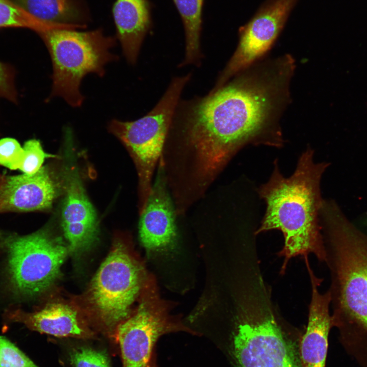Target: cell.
Instances as JSON below:
<instances>
[{
    "instance_id": "cell-1",
    "label": "cell",
    "mask_w": 367,
    "mask_h": 367,
    "mask_svg": "<svg viewBox=\"0 0 367 367\" xmlns=\"http://www.w3.org/2000/svg\"><path fill=\"white\" fill-rule=\"evenodd\" d=\"M313 150L308 147L300 156L294 173L288 178L280 173L277 161L267 182L258 189L267 208L258 234L272 229L280 230L284 244L279 252L284 257L282 270L297 255L312 253L326 262L327 254L321 233L320 211L323 200L320 191L322 176L328 166L315 163Z\"/></svg>"
},
{
    "instance_id": "cell-2",
    "label": "cell",
    "mask_w": 367,
    "mask_h": 367,
    "mask_svg": "<svg viewBox=\"0 0 367 367\" xmlns=\"http://www.w3.org/2000/svg\"><path fill=\"white\" fill-rule=\"evenodd\" d=\"M322 224L332 279L333 326L344 343L367 361V235L338 208L326 212Z\"/></svg>"
},
{
    "instance_id": "cell-3",
    "label": "cell",
    "mask_w": 367,
    "mask_h": 367,
    "mask_svg": "<svg viewBox=\"0 0 367 367\" xmlns=\"http://www.w3.org/2000/svg\"><path fill=\"white\" fill-rule=\"evenodd\" d=\"M261 283L249 291L229 339L217 347L235 367H302L299 349L278 322Z\"/></svg>"
},
{
    "instance_id": "cell-4",
    "label": "cell",
    "mask_w": 367,
    "mask_h": 367,
    "mask_svg": "<svg viewBox=\"0 0 367 367\" xmlns=\"http://www.w3.org/2000/svg\"><path fill=\"white\" fill-rule=\"evenodd\" d=\"M5 254L3 286L13 302L36 298L57 279L68 246L46 228L27 235L0 230Z\"/></svg>"
},
{
    "instance_id": "cell-5",
    "label": "cell",
    "mask_w": 367,
    "mask_h": 367,
    "mask_svg": "<svg viewBox=\"0 0 367 367\" xmlns=\"http://www.w3.org/2000/svg\"><path fill=\"white\" fill-rule=\"evenodd\" d=\"M50 56L53 85L50 97L63 98L73 107L81 106L83 78L88 73L102 76L105 66L117 59L110 50L114 38L101 30L86 32L72 29H53L40 33Z\"/></svg>"
},
{
    "instance_id": "cell-6",
    "label": "cell",
    "mask_w": 367,
    "mask_h": 367,
    "mask_svg": "<svg viewBox=\"0 0 367 367\" xmlns=\"http://www.w3.org/2000/svg\"><path fill=\"white\" fill-rule=\"evenodd\" d=\"M191 74L174 77L155 107L134 121L113 119L108 129L124 146L138 176L139 214L144 210L182 90Z\"/></svg>"
},
{
    "instance_id": "cell-7",
    "label": "cell",
    "mask_w": 367,
    "mask_h": 367,
    "mask_svg": "<svg viewBox=\"0 0 367 367\" xmlns=\"http://www.w3.org/2000/svg\"><path fill=\"white\" fill-rule=\"evenodd\" d=\"M143 283L142 269L122 241H116L92 279L88 300L106 331L115 336L129 317L130 307Z\"/></svg>"
},
{
    "instance_id": "cell-8",
    "label": "cell",
    "mask_w": 367,
    "mask_h": 367,
    "mask_svg": "<svg viewBox=\"0 0 367 367\" xmlns=\"http://www.w3.org/2000/svg\"><path fill=\"white\" fill-rule=\"evenodd\" d=\"M145 290L135 313L120 324L115 332L123 367H150L161 336L181 330L192 333L168 316L154 286Z\"/></svg>"
},
{
    "instance_id": "cell-9",
    "label": "cell",
    "mask_w": 367,
    "mask_h": 367,
    "mask_svg": "<svg viewBox=\"0 0 367 367\" xmlns=\"http://www.w3.org/2000/svg\"><path fill=\"white\" fill-rule=\"evenodd\" d=\"M298 0H266L239 30V43L213 89L261 59L274 44Z\"/></svg>"
},
{
    "instance_id": "cell-10",
    "label": "cell",
    "mask_w": 367,
    "mask_h": 367,
    "mask_svg": "<svg viewBox=\"0 0 367 367\" xmlns=\"http://www.w3.org/2000/svg\"><path fill=\"white\" fill-rule=\"evenodd\" d=\"M68 171L61 224L69 252L78 254L89 249L97 239L98 219L77 174Z\"/></svg>"
},
{
    "instance_id": "cell-11",
    "label": "cell",
    "mask_w": 367,
    "mask_h": 367,
    "mask_svg": "<svg viewBox=\"0 0 367 367\" xmlns=\"http://www.w3.org/2000/svg\"><path fill=\"white\" fill-rule=\"evenodd\" d=\"M156 171L145 208L140 215V240L149 250L168 247L176 236V210L160 163Z\"/></svg>"
},
{
    "instance_id": "cell-12",
    "label": "cell",
    "mask_w": 367,
    "mask_h": 367,
    "mask_svg": "<svg viewBox=\"0 0 367 367\" xmlns=\"http://www.w3.org/2000/svg\"><path fill=\"white\" fill-rule=\"evenodd\" d=\"M59 190V183L45 166L33 174L4 176L0 187V213L48 209Z\"/></svg>"
},
{
    "instance_id": "cell-13",
    "label": "cell",
    "mask_w": 367,
    "mask_h": 367,
    "mask_svg": "<svg viewBox=\"0 0 367 367\" xmlns=\"http://www.w3.org/2000/svg\"><path fill=\"white\" fill-rule=\"evenodd\" d=\"M4 324H21L28 329L56 337L90 338L93 333L71 306L52 303L34 312H27L16 306L6 309Z\"/></svg>"
},
{
    "instance_id": "cell-14",
    "label": "cell",
    "mask_w": 367,
    "mask_h": 367,
    "mask_svg": "<svg viewBox=\"0 0 367 367\" xmlns=\"http://www.w3.org/2000/svg\"><path fill=\"white\" fill-rule=\"evenodd\" d=\"M312 294L307 327L302 337L299 351L302 367H325L328 335L333 326L329 313L331 293L321 294L322 281L313 272L309 273Z\"/></svg>"
},
{
    "instance_id": "cell-15",
    "label": "cell",
    "mask_w": 367,
    "mask_h": 367,
    "mask_svg": "<svg viewBox=\"0 0 367 367\" xmlns=\"http://www.w3.org/2000/svg\"><path fill=\"white\" fill-rule=\"evenodd\" d=\"M149 0H116L113 16L117 37L127 61L134 65L147 33L152 27Z\"/></svg>"
},
{
    "instance_id": "cell-16",
    "label": "cell",
    "mask_w": 367,
    "mask_h": 367,
    "mask_svg": "<svg viewBox=\"0 0 367 367\" xmlns=\"http://www.w3.org/2000/svg\"><path fill=\"white\" fill-rule=\"evenodd\" d=\"M180 16L185 35V56L180 66L199 65L201 59L200 37L204 0H173Z\"/></svg>"
},
{
    "instance_id": "cell-17",
    "label": "cell",
    "mask_w": 367,
    "mask_h": 367,
    "mask_svg": "<svg viewBox=\"0 0 367 367\" xmlns=\"http://www.w3.org/2000/svg\"><path fill=\"white\" fill-rule=\"evenodd\" d=\"M25 11L43 22L81 25V12L74 0H15Z\"/></svg>"
},
{
    "instance_id": "cell-18",
    "label": "cell",
    "mask_w": 367,
    "mask_h": 367,
    "mask_svg": "<svg viewBox=\"0 0 367 367\" xmlns=\"http://www.w3.org/2000/svg\"><path fill=\"white\" fill-rule=\"evenodd\" d=\"M65 27L64 24L47 23L35 18L15 1L0 0V29H28L39 34L46 30Z\"/></svg>"
},
{
    "instance_id": "cell-19",
    "label": "cell",
    "mask_w": 367,
    "mask_h": 367,
    "mask_svg": "<svg viewBox=\"0 0 367 367\" xmlns=\"http://www.w3.org/2000/svg\"><path fill=\"white\" fill-rule=\"evenodd\" d=\"M0 367H40L16 345L0 335Z\"/></svg>"
},
{
    "instance_id": "cell-20",
    "label": "cell",
    "mask_w": 367,
    "mask_h": 367,
    "mask_svg": "<svg viewBox=\"0 0 367 367\" xmlns=\"http://www.w3.org/2000/svg\"><path fill=\"white\" fill-rule=\"evenodd\" d=\"M72 367H112L107 353L89 347L73 349L69 353Z\"/></svg>"
},
{
    "instance_id": "cell-21",
    "label": "cell",
    "mask_w": 367,
    "mask_h": 367,
    "mask_svg": "<svg viewBox=\"0 0 367 367\" xmlns=\"http://www.w3.org/2000/svg\"><path fill=\"white\" fill-rule=\"evenodd\" d=\"M25 157L23 146L15 139L0 140V165L11 170H21Z\"/></svg>"
},
{
    "instance_id": "cell-22",
    "label": "cell",
    "mask_w": 367,
    "mask_h": 367,
    "mask_svg": "<svg viewBox=\"0 0 367 367\" xmlns=\"http://www.w3.org/2000/svg\"><path fill=\"white\" fill-rule=\"evenodd\" d=\"M23 146L25 151V157L20 170L24 174H33L36 173L42 167L46 159L56 156L46 153L40 141L35 139L28 140Z\"/></svg>"
},
{
    "instance_id": "cell-23",
    "label": "cell",
    "mask_w": 367,
    "mask_h": 367,
    "mask_svg": "<svg viewBox=\"0 0 367 367\" xmlns=\"http://www.w3.org/2000/svg\"><path fill=\"white\" fill-rule=\"evenodd\" d=\"M0 99L16 103L18 94L15 84V72L12 66L0 61Z\"/></svg>"
}]
</instances>
